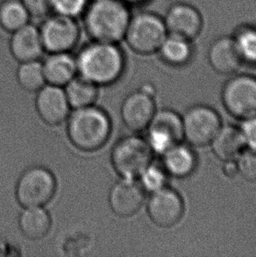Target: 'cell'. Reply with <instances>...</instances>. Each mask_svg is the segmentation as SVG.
<instances>
[{"label":"cell","mask_w":256,"mask_h":257,"mask_svg":"<svg viewBox=\"0 0 256 257\" xmlns=\"http://www.w3.org/2000/svg\"><path fill=\"white\" fill-rule=\"evenodd\" d=\"M9 49L12 56L20 63L40 60L45 49L39 27L32 23L12 33Z\"/></svg>","instance_id":"obj_16"},{"label":"cell","mask_w":256,"mask_h":257,"mask_svg":"<svg viewBox=\"0 0 256 257\" xmlns=\"http://www.w3.org/2000/svg\"><path fill=\"white\" fill-rule=\"evenodd\" d=\"M125 4H127L128 6H139L142 4L145 3L148 0H123Z\"/></svg>","instance_id":"obj_34"},{"label":"cell","mask_w":256,"mask_h":257,"mask_svg":"<svg viewBox=\"0 0 256 257\" xmlns=\"http://www.w3.org/2000/svg\"><path fill=\"white\" fill-rule=\"evenodd\" d=\"M148 129L147 142L154 153L163 155L184 138L182 118L169 109L156 111Z\"/></svg>","instance_id":"obj_10"},{"label":"cell","mask_w":256,"mask_h":257,"mask_svg":"<svg viewBox=\"0 0 256 257\" xmlns=\"http://www.w3.org/2000/svg\"><path fill=\"white\" fill-rule=\"evenodd\" d=\"M226 111L238 118L256 116V78L248 75L236 76L226 82L222 90Z\"/></svg>","instance_id":"obj_8"},{"label":"cell","mask_w":256,"mask_h":257,"mask_svg":"<svg viewBox=\"0 0 256 257\" xmlns=\"http://www.w3.org/2000/svg\"><path fill=\"white\" fill-rule=\"evenodd\" d=\"M168 34L193 40L203 28V18L196 7L187 3L174 4L163 19Z\"/></svg>","instance_id":"obj_12"},{"label":"cell","mask_w":256,"mask_h":257,"mask_svg":"<svg viewBox=\"0 0 256 257\" xmlns=\"http://www.w3.org/2000/svg\"><path fill=\"white\" fill-rule=\"evenodd\" d=\"M37 92L35 106L40 118L50 125H60L65 121L71 107L62 87L45 84Z\"/></svg>","instance_id":"obj_14"},{"label":"cell","mask_w":256,"mask_h":257,"mask_svg":"<svg viewBox=\"0 0 256 257\" xmlns=\"http://www.w3.org/2000/svg\"><path fill=\"white\" fill-rule=\"evenodd\" d=\"M183 120L184 138L197 147L206 146L212 142L221 128L219 115L206 105H195L184 113Z\"/></svg>","instance_id":"obj_9"},{"label":"cell","mask_w":256,"mask_h":257,"mask_svg":"<svg viewBox=\"0 0 256 257\" xmlns=\"http://www.w3.org/2000/svg\"><path fill=\"white\" fill-rule=\"evenodd\" d=\"M211 144L215 155L222 161L235 160L246 146L240 130L232 125L221 126Z\"/></svg>","instance_id":"obj_20"},{"label":"cell","mask_w":256,"mask_h":257,"mask_svg":"<svg viewBox=\"0 0 256 257\" xmlns=\"http://www.w3.org/2000/svg\"><path fill=\"white\" fill-rule=\"evenodd\" d=\"M153 153L147 140L140 136H125L113 147L111 164L122 178L138 179L152 164Z\"/></svg>","instance_id":"obj_5"},{"label":"cell","mask_w":256,"mask_h":257,"mask_svg":"<svg viewBox=\"0 0 256 257\" xmlns=\"http://www.w3.org/2000/svg\"><path fill=\"white\" fill-rule=\"evenodd\" d=\"M237 162L239 173L246 180L249 182H256V150H249L244 151L238 157Z\"/></svg>","instance_id":"obj_29"},{"label":"cell","mask_w":256,"mask_h":257,"mask_svg":"<svg viewBox=\"0 0 256 257\" xmlns=\"http://www.w3.org/2000/svg\"><path fill=\"white\" fill-rule=\"evenodd\" d=\"M157 52L164 63L172 66H183L191 60L192 46L188 39L168 34Z\"/></svg>","instance_id":"obj_22"},{"label":"cell","mask_w":256,"mask_h":257,"mask_svg":"<svg viewBox=\"0 0 256 257\" xmlns=\"http://www.w3.org/2000/svg\"><path fill=\"white\" fill-rule=\"evenodd\" d=\"M98 85L81 76H76L65 85L66 97L74 109L92 105L97 100Z\"/></svg>","instance_id":"obj_23"},{"label":"cell","mask_w":256,"mask_h":257,"mask_svg":"<svg viewBox=\"0 0 256 257\" xmlns=\"http://www.w3.org/2000/svg\"><path fill=\"white\" fill-rule=\"evenodd\" d=\"M67 125L68 137L76 149L92 152L107 143L111 133V122L101 108L90 105L75 109Z\"/></svg>","instance_id":"obj_3"},{"label":"cell","mask_w":256,"mask_h":257,"mask_svg":"<svg viewBox=\"0 0 256 257\" xmlns=\"http://www.w3.org/2000/svg\"><path fill=\"white\" fill-rule=\"evenodd\" d=\"M46 52H71L79 42L81 28L74 18L51 14L39 27Z\"/></svg>","instance_id":"obj_7"},{"label":"cell","mask_w":256,"mask_h":257,"mask_svg":"<svg viewBox=\"0 0 256 257\" xmlns=\"http://www.w3.org/2000/svg\"><path fill=\"white\" fill-rule=\"evenodd\" d=\"M163 156L164 170L174 177H188L197 165V158L193 151L180 143L171 147Z\"/></svg>","instance_id":"obj_21"},{"label":"cell","mask_w":256,"mask_h":257,"mask_svg":"<svg viewBox=\"0 0 256 257\" xmlns=\"http://www.w3.org/2000/svg\"><path fill=\"white\" fill-rule=\"evenodd\" d=\"M232 37L243 62L256 64L255 25L239 27Z\"/></svg>","instance_id":"obj_26"},{"label":"cell","mask_w":256,"mask_h":257,"mask_svg":"<svg viewBox=\"0 0 256 257\" xmlns=\"http://www.w3.org/2000/svg\"><path fill=\"white\" fill-rule=\"evenodd\" d=\"M167 35L163 18L151 12H141L132 15L124 40L135 53L151 55L158 51Z\"/></svg>","instance_id":"obj_4"},{"label":"cell","mask_w":256,"mask_h":257,"mask_svg":"<svg viewBox=\"0 0 256 257\" xmlns=\"http://www.w3.org/2000/svg\"><path fill=\"white\" fill-rule=\"evenodd\" d=\"M145 193L137 179L122 178L111 187L109 193L111 211L123 218L135 215L143 205Z\"/></svg>","instance_id":"obj_13"},{"label":"cell","mask_w":256,"mask_h":257,"mask_svg":"<svg viewBox=\"0 0 256 257\" xmlns=\"http://www.w3.org/2000/svg\"><path fill=\"white\" fill-rule=\"evenodd\" d=\"M208 60L212 69L222 75L235 73L243 63L232 36L215 39L208 50Z\"/></svg>","instance_id":"obj_17"},{"label":"cell","mask_w":256,"mask_h":257,"mask_svg":"<svg viewBox=\"0 0 256 257\" xmlns=\"http://www.w3.org/2000/svg\"><path fill=\"white\" fill-rule=\"evenodd\" d=\"M31 17L21 0L0 2V28L13 33L30 22Z\"/></svg>","instance_id":"obj_24"},{"label":"cell","mask_w":256,"mask_h":257,"mask_svg":"<svg viewBox=\"0 0 256 257\" xmlns=\"http://www.w3.org/2000/svg\"><path fill=\"white\" fill-rule=\"evenodd\" d=\"M76 60L79 76L97 85L113 84L125 71V54L118 43L92 40L80 49Z\"/></svg>","instance_id":"obj_1"},{"label":"cell","mask_w":256,"mask_h":257,"mask_svg":"<svg viewBox=\"0 0 256 257\" xmlns=\"http://www.w3.org/2000/svg\"><path fill=\"white\" fill-rule=\"evenodd\" d=\"M140 90H142V91L145 92V93L151 95V96H154L155 92H156V91H155V87L149 84H144Z\"/></svg>","instance_id":"obj_33"},{"label":"cell","mask_w":256,"mask_h":257,"mask_svg":"<svg viewBox=\"0 0 256 257\" xmlns=\"http://www.w3.org/2000/svg\"><path fill=\"white\" fill-rule=\"evenodd\" d=\"M90 0H50L53 14L77 19L83 16Z\"/></svg>","instance_id":"obj_28"},{"label":"cell","mask_w":256,"mask_h":257,"mask_svg":"<svg viewBox=\"0 0 256 257\" xmlns=\"http://www.w3.org/2000/svg\"><path fill=\"white\" fill-rule=\"evenodd\" d=\"M56 179L49 169L29 168L21 175L16 185V198L24 208L44 206L51 201L56 191Z\"/></svg>","instance_id":"obj_6"},{"label":"cell","mask_w":256,"mask_h":257,"mask_svg":"<svg viewBox=\"0 0 256 257\" xmlns=\"http://www.w3.org/2000/svg\"><path fill=\"white\" fill-rule=\"evenodd\" d=\"M156 113L154 96L139 90L128 95L123 101L120 110L125 126L134 132L148 128Z\"/></svg>","instance_id":"obj_15"},{"label":"cell","mask_w":256,"mask_h":257,"mask_svg":"<svg viewBox=\"0 0 256 257\" xmlns=\"http://www.w3.org/2000/svg\"><path fill=\"white\" fill-rule=\"evenodd\" d=\"M240 132L246 143L251 150H256V116L244 119Z\"/></svg>","instance_id":"obj_31"},{"label":"cell","mask_w":256,"mask_h":257,"mask_svg":"<svg viewBox=\"0 0 256 257\" xmlns=\"http://www.w3.org/2000/svg\"><path fill=\"white\" fill-rule=\"evenodd\" d=\"M225 164L222 167V171L225 176L228 177H235L237 174L239 173V168L238 164L234 160L224 161Z\"/></svg>","instance_id":"obj_32"},{"label":"cell","mask_w":256,"mask_h":257,"mask_svg":"<svg viewBox=\"0 0 256 257\" xmlns=\"http://www.w3.org/2000/svg\"><path fill=\"white\" fill-rule=\"evenodd\" d=\"M167 174L164 168L151 164L139 177L140 184L145 191L152 193L166 187Z\"/></svg>","instance_id":"obj_27"},{"label":"cell","mask_w":256,"mask_h":257,"mask_svg":"<svg viewBox=\"0 0 256 257\" xmlns=\"http://www.w3.org/2000/svg\"><path fill=\"white\" fill-rule=\"evenodd\" d=\"M21 232L30 240H41L49 233L52 219L44 206L24 208L19 218Z\"/></svg>","instance_id":"obj_19"},{"label":"cell","mask_w":256,"mask_h":257,"mask_svg":"<svg viewBox=\"0 0 256 257\" xmlns=\"http://www.w3.org/2000/svg\"><path fill=\"white\" fill-rule=\"evenodd\" d=\"M17 80L24 90L35 92L45 85L46 78L42 63L39 60L21 63L17 70Z\"/></svg>","instance_id":"obj_25"},{"label":"cell","mask_w":256,"mask_h":257,"mask_svg":"<svg viewBox=\"0 0 256 257\" xmlns=\"http://www.w3.org/2000/svg\"><path fill=\"white\" fill-rule=\"evenodd\" d=\"M131 16L123 0H91L83 14V26L94 41L118 43L124 40Z\"/></svg>","instance_id":"obj_2"},{"label":"cell","mask_w":256,"mask_h":257,"mask_svg":"<svg viewBox=\"0 0 256 257\" xmlns=\"http://www.w3.org/2000/svg\"><path fill=\"white\" fill-rule=\"evenodd\" d=\"M49 54L42 63L46 82L51 85L65 86L78 74L76 57L70 52Z\"/></svg>","instance_id":"obj_18"},{"label":"cell","mask_w":256,"mask_h":257,"mask_svg":"<svg viewBox=\"0 0 256 257\" xmlns=\"http://www.w3.org/2000/svg\"><path fill=\"white\" fill-rule=\"evenodd\" d=\"M184 201L177 191L163 187L152 192L148 202L149 217L156 226L169 228L177 225L184 215Z\"/></svg>","instance_id":"obj_11"},{"label":"cell","mask_w":256,"mask_h":257,"mask_svg":"<svg viewBox=\"0 0 256 257\" xmlns=\"http://www.w3.org/2000/svg\"><path fill=\"white\" fill-rule=\"evenodd\" d=\"M30 17L44 20L53 14L50 0H21Z\"/></svg>","instance_id":"obj_30"}]
</instances>
